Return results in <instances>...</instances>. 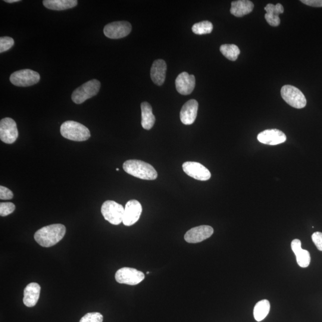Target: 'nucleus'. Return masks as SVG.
Segmentation results:
<instances>
[{
  "mask_svg": "<svg viewBox=\"0 0 322 322\" xmlns=\"http://www.w3.org/2000/svg\"><path fill=\"white\" fill-rule=\"evenodd\" d=\"M142 126L144 129L149 130L154 127L155 117L153 114L152 108L148 102H144L141 104Z\"/></svg>",
  "mask_w": 322,
  "mask_h": 322,
  "instance_id": "nucleus-20",
  "label": "nucleus"
},
{
  "mask_svg": "<svg viewBox=\"0 0 322 322\" xmlns=\"http://www.w3.org/2000/svg\"><path fill=\"white\" fill-rule=\"evenodd\" d=\"M15 44L14 40L11 37H3L0 38V53H4L10 50Z\"/></svg>",
  "mask_w": 322,
  "mask_h": 322,
  "instance_id": "nucleus-27",
  "label": "nucleus"
},
{
  "mask_svg": "<svg viewBox=\"0 0 322 322\" xmlns=\"http://www.w3.org/2000/svg\"><path fill=\"white\" fill-rule=\"evenodd\" d=\"M280 93L284 101L293 108L302 109L307 105L304 94L294 86H284L281 89Z\"/></svg>",
  "mask_w": 322,
  "mask_h": 322,
  "instance_id": "nucleus-5",
  "label": "nucleus"
},
{
  "mask_svg": "<svg viewBox=\"0 0 322 322\" xmlns=\"http://www.w3.org/2000/svg\"><path fill=\"white\" fill-rule=\"evenodd\" d=\"M270 302L267 299H262L256 304L254 308V317L257 321L264 320L269 313Z\"/></svg>",
  "mask_w": 322,
  "mask_h": 322,
  "instance_id": "nucleus-22",
  "label": "nucleus"
},
{
  "mask_svg": "<svg viewBox=\"0 0 322 322\" xmlns=\"http://www.w3.org/2000/svg\"><path fill=\"white\" fill-rule=\"evenodd\" d=\"M184 173L196 180L206 181L210 179L211 174L208 169L196 162H186L183 164Z\"/></svg>",
  "mask_w": 322,
  "mask_h": 322,
  "instance_id": "nucleus-11",
  "label": "nucleus"
},
{
  "mask_svg": "<svg viewBox=\"0 0 322 322\" xmlns=\"http://www.w3.org/2000/svg\"><path fill=\"white\" fill-rule=\"evenodd\" d=\"M5 2L8 3H14L20 2L21 1L20 0H5Z\"/></svg>",
  "mask_w": 322,
  "mask_h": 322,
  "instance_id": "nucleus-35",
  "label": "nucleus"
},
{
  "mask_svg": "<svg viewBox=\"0 0 322 322\" xmlns=\"http://www.w3.org/2000/svg\"><path fill=\"white\" fill-rule=\"evenodd\" d=\"M213 233V228L204 225L193 227L187 231L184 235V239L187 242L190 243H199L210 237Z\"/></svg>",
  "mask_w": 322,
  "mask_h": 322,
  "instance_id": "nucleus-13",
  "label": "nucleus"
},
{
  "mask_svg": "<svg viewBox=\"0 0 322 322\" xmlns=\"http://www.w3.org/2000/svg\"><path fill=\"white\" fill-rule=\"evenodd\" d=\"M117 170V171H118L119 170H120V169H119V168H117V170Z\"/></svg>",
  "mask_w": 322,
  "mask_h": 322,
  "instance_id": "nucleus-36",
  "label": "nucleus"
},
{
  "mask_svg": "<svg viewBox=\"0 0 322 322\" xmlns=\"http://www.w3.org/2000/svg\"><path fill=\"white\" fill-rule=\"evenodd\" d=\"M66 227L63 224H54L45 226L34 234V239L42 246L51 247L57 244L64 238Z\"/></svg>",
  "mask_w": 322,
  "mask_h": 322,
  "instance_id": "nucleus-1",
  "label": "nucleus"
},
{
  "mask_svg": "<svg viewBox=\"0 0 322 322\" xmlns=\"http://www.w3.org/2000/svg\"><path fill=\"white\" fill-rule=\"evenodd\" d=\"M16 206L12 202H2L0 204V215L6 217L9 214L13 213L15 210Z\"/></svg>",
  "mask_w": 322,
  "mask_h": 322,
  "instance_id": "nucleus-28",
  "label": "nucleus"
},
{
  "mask_svg": "<svg viewBox=\"0 0 322 322\" xmlns=\"http://www.w3.org/2000/svg\"><path fill=\"white\" fill-rule=\"evenodd\" d=\"M304 5L314 8H322V0H301Z\"/></svg>",
  "mask_w": 322,
  "mask_h": 322,
  "instance_id": "nucleus-33",
  "label": "nucleus"
},
{
  "mask_svg": "<svg viewBox=\"0 0 322 322\" xmlns=\"http://www.w3.org/2000/svg\"><path fill=\"white\" fill-rule=\"evenodd\" d=\"M131 30L132 27L129 22L118 21L106 25L103 32L109 39H120L129 35Z\"/></svg>",
  "mask_w": 322,
  "mask_h": 322,
  "instance_id": "nucleus-9",
  "label": "nucleus"
},
{
  "mask_svg": "<svg viewBox=\"0 0 322 322\" xmlns=\"http://www.w3.org/2000/svg\"><path fill=\"white\" fill-rule=\"evenodd\" d=\"M264 10L266 11V14H272L274 15L279 16L280 14H282L284 12L283 6L280 3H277L276 5L273 4H268L264 8Z\"/></svg>",
  "mask_w": 322,
  "mask_h": 322,
  "instance_id": "nucleus-29",
  "label": "nucleus"
},
{
  "mask_svg": "<svg viewBox=\"0 0 322 322\" xmlns=\"http://www.w3.org/2000/svg\"><path fill=\"white\" fill-rule=\"evenodd\" d=\"M265 19L267 22V23L271 27H277L279 26L280 24V20L279 16L265 14Z\"/></svg>",
  "mask_w": 322,
  "mask_h": 322,
  "instance_id": "nucleus-30",
  "label": "nucleus"
},
{
  "mask_svg": "<svg viewBox=\"0 0 322 322\" xmlns=\"http://www.w3.org/2000/svg\"><path fill=\"white\" fill-rule=\"evenodd\" d=\"M198 103L196 100L187 101L180 111V120L184 125H191L195 122L198 111Z\"/></svg>",
  "mask_w": 322,
  "mask_h": 322,
  "instance_id": "nucleus-16",
  "label": "nucleus"
},
{
  "mask_svg": "<svg viewBox=\"0 0 322 322\" xmlns=\"http://www.w3.org/2000/svg\"><path fill=\"white\" fill-rule=\"evenodd\" d=\"M124 208L116 202L107 201L103 203L101 212L106 221L112 224L119 225L123 221Z\"/></svg>",
  "mask_w": 322,
  "mask_h": 322,
  "instance_id": "nucleus-6",
  "label": "nucleus"
},
{
  "mask_svg": "<svg viewBox=\"0 0 322 322\" xmlns=\"http://www.w3.org/2000/svg\"><path fill=\"white\" fill-rule=\"evenodd\" d=\"M212 30H213V25L209 21H202L193 25L192 27L193 33L197 35L210 34Z\"/></svg>",
  "mask_w": 322,
  "mask_h": 322,
  "instance_id": "nucleus-24",
  "label": "nucleus"
},
{
  "mask_svg": "<svg viewBox=\"0 0 322 322\" xmlns=\"http://www.w3.org/2000/svg\"><path fill=\"white\" fill-rule=\"evenodd\" d=\"M101 86L99 81L95 79L90 80L74 91L72 100L76 104H81L87 99L98 95Z\"/></svg>",
  "mask_w": 322,
  "mask_h": 322,
  "instance_id": "nucleus-4",
  "label": "nucleus"
},
{
  "mask_svg": "<svg viewBox=\"0 0 322 322\" xmlns=\"http://www.w3.org/2000/svg\"><path fill=\"white\" fill-rule=\"evenodd\" d=\"M195 77L186 72L181 73L176 80V87L177 92L182 95L191 94L195 87Z\"/></svg>",
  "mask_w": 322,
  "mask_h": 322,
  "instance_id": "nucleus-15",
  "label": "nucleus"
},
{
  "mask_svg": "<svg viewBox=\"0 0 322 322\" xmlns=\"http://www.w3.org/2000/svg\"><path fill=\"white\" fill-rule=\"evenodd\" d=\"M41 292V286L37 283L28 284L24 289L23 301L28 307H33L38 302Z\"/></svg>",
  "mask_w": 322,
  "mask_h": 322,
  "instance_id": "nucleus-17",
  "label": "nucleus"
},
{
  "mask_svg": "<svg viewBox=\"0 0 322 322\" xmlns=\"http://www.w3.org/2000/svg\"><path fill=\"white\" fill-rule=\"evenodd\" d=\"M167 64L162 59L154 62L151 70V79L156 85L162 86L166 77Z\"/></svg>",
  "mask_w": 322,
  "mask_h": 322,
  "instance_id": "nucleus-18",
  "label": "nucleus"
},
{
  "mask_svg": "<svg viewBox=\"0 0 322 322\" xmlns=\"http://www.w3.org/2000/svg\"><path fill=\"white\" fill-rule=\"evenodd\" d=\"M142 212L141 204L137 200H130L126 205L123 223L126 226H131L139 220Z\"/></svg>",
  "mask_w": 322,
  "mask_h": 322,
  "instance_id": "nucleus-12",
  "label": "nucleus"
},
{
  "mask_svg": "<svg viewBox=\"0 0 322 322\" xmlns=\"http://www.w3.org/2000/svg\"><path fill=\"white\" fill-rule=\"evenodd\" d=\"M14 198V193L10 189L5 186H0V199L9 200Z\"/></svg>",
  "mask_w": 322,
  "mask_h": 322,
  "instance_id": "nucleus-31",
  "label": "nucleus"
},
{
  "mask_svg": "<svg viewBox=\"0 0 322 322\" xmlns=\"http://www.w3.org/2000/svg\"><path fill=\"white\" fill-rule=\"evenodd\" d=\"M311 239L314 245L319 251H322V233L319 232H314L312 234Z\"/></svg>",
  "mask_w": 322,
  "mask_h": 322,
  "instance_id": "nucleus-32",
  "label": "nucleus"
},
{
  "mask_svg": "<svg viewBox=\"0 0 322 322\" xmlns=\"http://www.w3.org/2000/svg\"><path fill=\"white\" fill-rule=\"evenodd\" d=\"M103 315L100 312H93L84 315L80 322H103Z\"/></svg>",
  "mask_w": 322,
  "mask_h": 322,
  "instance_id": "nucleus-26",
  "label": "nucleus"
},
{
  "mask_svg": "<svg viewBox=\"0 0 322 322\" xmlns=\"http://www.w3.org/2000/svg\"><path fill=\"white\" fill-rule=\"evenodd\" d=\"M147 274H149V271L147 272Z\"/></svg>",
  "mask_w": 322,
  "mask_h": 322,
  "instance_id": "nucleus-37",
  "label": "nucleus"
},
{
  "mask_svg": "<svg viewBox=\"0 0 322 322\" xmlns=\"http://www.w3.org/2000/svg\"><path fill=\"white\" fill-rule=\"evenodd\" d=\"M258 141L268 145H277L286 140V136L282 131L270 129L262 131L257 136Z\"/></svg>",
  "mask_w": 322,
  "mask_h": 322,
  "instance_id": "nucleus-14",
  "label": "nucleus"
},
{
  "mask_svg": "<svg viewBox=\"0 0 322 322\" xmlns=\"http://www.w3.org/2000/svg\"><path fill=\"white\" fill-rule=\"evenodd\" d=\"M291 248L295 254L302 249L301 240L297 239L293 240L291 242Z\"/></svg>",
  "mask_w": 322,
  "mask_h": 322,
  "instance_id": "nucleus-34",
  "label": "nucleus"
},
{
  "mask_svg": "<svg viewBox=\"0 0 322 322\" xmlns=\"http://www.w3.org/2000/svg\"><path fill=\"white\" fill-rule=\"evenodd\" d=\"M61 133L64 138L76 142L86 141L91 136L88 128L74 121H66L62 124Z\"/></svg>",
  "mask_w": 322,
  "mask_h": 322,
  "instance_id": "nucleus-3",
  "label": "nucleus"
},
{
  "mask_svg": "<svg viewBox=\"0 0 322 322\" xmlns=\"http://www.w3.org/2000/svg\"><path fill=\"white\" fill-rule=\"evenodd\" d=\"M297 263L300 267L306 268L310 264L311 257L309 253L307 250L301 249L295 254Z\"/></svg>",
  "mask_w": 322,
  "mask_h": 322,
  "instance_id": "nucleus-25",
  "label": "nucleus"
},
{
  "mask_svg": "<svg viewBox=\"0 0 322 322\" xmlns=\"http://www.w3.org/2000/svg\"><path fill=\"white\" fill-rule=\"evenodd\" d=\"M10 80L16 86L29 87L38 83L40 80V76L37 72L27 69L12 74Z\"/></svg>",
  "mask_w": 322,
  "mask_h": 322,
  "instance_id": "nucleus-7",
  "label": "nucleus"
},
{
  "mask_svg": "<svg viewBox=\"0 0 322 322\" xmlns=\"http://www.w3.org/2000/svg\"><path fill=\"white\" fill-rule=\"evenodd\" d=\"M43 5L47 9L53 11H65L76 7L77 0H45Z\"/></svg>",
  "mask_w": 322,
  "mask_h": 322,
  "instance_id": "nucleus-21",
  "label": "nucleus"
},
{
  "mask_svg": "<svg viewBox=\"0 0 322 322\" xmlns=\"http://www.w3.org/2000/svg\"><path fill=\"white\" fill-rule=\"evenodd\" d=\"M123 168L127 173L140 179L154 180L158 177L154 167L142 161L136 159L126 161L123 164Z\"/></svg>",
  "mask_w": 322,
  "mask_h": 322,
  "instance_id": "nucleus-2",
  "label": "nucleus"
},
{
  "mask_svg": "<svg viewBox=\"0 0 322 322\" xmlns=\"http://www.w3.org/2000/svg\"><path fill=\"white\" fill-rule=\"evenodd\" d=\"M254 5L249 0H237L231 4L230 13L236 17H243L253 11Z\"/></svg>",
  "mask_w": 322,
  "mask_h": 322,
  "instance_id": "nucleus-19",
  "label": "nucleus"
},
{
  "mask_svg": "<svg viewBox=\"0 0 322 322\" xmlns=\"http://www.w3.org/2000/svg\"><path fill=\"white\" fill-rule=\"evenodd\" d=\"M145 278V274L142 271L130 267L120 268L115 274V279L117 282L129 285H136L142 282Z\"/></svg>",
  "mask_w": 322,
  "mask_h": 322,
  "instance_id": "nucleus-8",
  "label": "nucleus"
},
{
  "mask_svg": "<svg viewBox=\"0 0 322 322\" xmlns=\"http://www.w3.org/2000/svg\"><path fill=\"white\" fill-rule=\"evenodd\" d=\"M220 51L224 57L231 61H236L240 53L238 47L234 45H221Z\"/></svg>",
  "mask_w": 322,
  "mask_h": 322,
  "instance_id": "nucleus-23",
  "label": "nucleus"
},
{
  "mask_svg": "<svg viewBox=\"0 0 322 322\" xmlns=\"http://www.w3.org/2000/svg\"><path fill=\"white\" fill-rule=\"evenodd\" d=\"M17 123L13 119L5 118L0 122V139L3 142L12 144L18 137Z\"/></svg>",
  "mask_w": 322,
  "mask_h": 322,
  "instance_id": "nucleus-10",
  "label": "nucleus"
}]
</instances>
